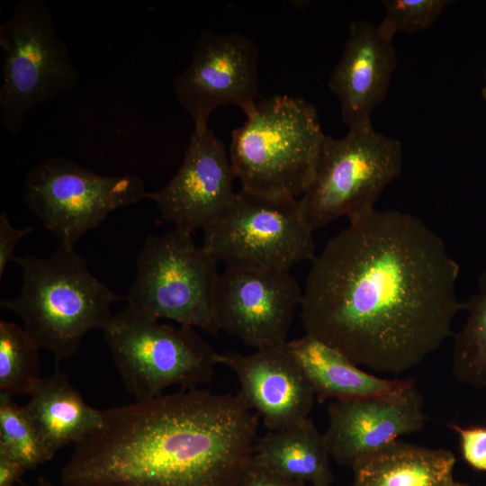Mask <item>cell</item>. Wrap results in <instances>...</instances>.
<instances>
[{
  "mask_svg": "<svg viewBox=\"0 0 486 486\" xmlns=\"http://www.w3.org/2000/svg\"><path fill=\"white\" fill-rule=\"evenodd\" d=\"M315 256L300 305L305 334L372 371L399 375L453 335L459 265L418 217L375 208Z\"/></svg>",
  "mask_w": 486,
  "mask_h": 486,
  "instance_id": "6da1fadb",
  "label": "cell"
},
{
  "mask_svg": "<svg viewBox=\"0 0 486 486\" xmlns=\"http://www.w3.org/2000/svg\"><path fill=\"white\" fill-rule=\"evenodd\" d=\"M259 417L238 392L180 390L103 410L75 445L64 486H235L249 467Z\"/></svg>",
  "mask_w": 486,
  "mask_h": 486,
  "instance_id": "7a4b0ae2",
  "label": "cell"
},
{
  "mask_svg": "<svg viewBox=\"0 0 486 486\" xmlns=\"http://www.w3.org/2000/svg\"><path fill=\"white\" fill-rule=\"evenodd\" d=\"M22 285L1 307L17 315L40 348L57 364L76 354L89 331L103 329L112 318L111 307L121 299L94 277L74 247L60 244L47 258L15 257Z\"/></svg>",
  "mask_w": 486,
  "mask_h": 486,
  "instance_id": "3957f363",
  "label": "cell"
},
{
  "mask_svg": "<svg viewBox=\"0 0 486 486\" xmlns=\"http://www.w3.org/2000/svg\"><path fill=\"white\" fill-rule=\"evenodd\" d=\"M326 136L312 104L274 95L232 131L229 156L242 189L295 198L312 180Z\"/></svg>",
  "mask_w": 486,
  "mask_h": 486,
  "instance_id": "277c9868",
  "label": "cell"
},
{
  "mask_svg": "<svg viewBox=\"0 0 486 486\" xmlns=\"http://www.w3.org/2000/svg\"><path fill=\"white\" fill-rule=\"evenodd\" d=\"M1 124L18 134L30 112L71 91L79 80L68 49L42 0H22L0 25Z\"/></svg>",
  "mask_w": 486,
  "mask_h": 486,
  "instance_id": "5b68a950",
  "label": "cell"
},
{
  "mask_svg": "<svg viewBox=\"0 0 486 486\" xmlns=\"http://www.w3.org/2000/svg\"><path fill=\"white\" fill-rule=\"evenodd\" d=\"M401 166V143L375 130L372 122L350 127L339 139L326 136L312 180L299 200L304 222L315 231L375 208Z\"/></svg>",
  "mask_w": 486,
  "mask_h": 486,
  "instance_id": "8992f818",
  "label": "cell"
},
{
  "mask_svg": "<svg viewBox=\"0 0 486 486\" xmlns=\"http://www.w3.org/2000/svg\"><path fill=\"white\" fill-rule=\"evenodd\" d=\"M102 330L135 400L160 396L172 386L193 390L212 382L217 352L191 327L160 323L126 306Z\"/></svg>",
  "mask_w": 486,
  "mask_h": 486,
  "instance_id": "52a82bcc",
  "label": "cell"
},
{
  "mask_svg": "<svg viewBox=\"0 0 486 486\" xmlns=\"http://www.w3.org/2000/svg\"><path fill=\"white\" fill-rule=\"evenodd\" d=\"M217 263L187 230L175 228L148 236L125 296L127 307L149 319H167L216 335Z\"/></svg>",
  "mask_w": 486,
  "mask_h": 486,
  "instance_id": "ba28073f",
  "label": "cell"
},
{
  "mask_svg": "<svg viewBox=\"0 0 486 486\" xmlns=\"http://www.w3.org/2000/svg\"><path fill=\"white\" fill-rule=\"evenodd\" d=\"M312 233L299 200L241 189L203 229L202 246L227 266L289 271L315 257Z\"/></svg>",
  "mask_w": 486,
  "mask_h": 486,
  "instance_id": "9c48e42d",
  "label": "cell"
},
{
  "mask_svg": "<svg viewBox=\"0 0 486 486\" xmlns=\"http://www.w3.org/2000/svg\"><path fill=\"white\" fill-rule=\"evenodd\" d=\"M147 197L138 176H101L64 157L36 165L23 184L27 207L60 244L70 247L114 210Z\"/></svg>",
  "mask_w": 486,
  "mask_h": 486,
  "instance_id": "30bf717a",
  "label": "cell"
},
{
  "mask_svg": "<svg viewBox=\"0 0 486 486\" xmlns=\"http://www.w3.org/2000/svg\"><path fill=\"white\" fill-rule=\"evenodd\" d=\"M180 105L193 119L194 130L208 128L213 110L238 106L248 115L258 96V50L254 40L238 33L203 32L189 65L173 79Z\"/></svg>",
  "mask_w": 486,
  "mask_h": 486,
  "instance_id": "8fae6325",
  "label": "cell"
},
{
  "mask_svg": "<svg viewBox=\"0 0 486 486\" xmlns=\"http://www.w3.org/2000/svg\"><path fill=\"white\" fill-rule=\"evenodd\" d=\"M302 298L289 271L227 266L216 285L217 323L256 349L282 346Z\"/></svg>",
  "mask_w": 486,
  "mask_h": 486,
  "instance_id": "7c38bea8",
  "label": "cell"
},
{
  "mask_svg": "<svg viewBox=\"0 0 486 486\" xmlns=\"http://www.w3.org/2000/svg\"><path fill=\"white\" fill-rule=\"evenodd\" d=\"M237 178L223 143L209 127L194 130L182 165L159 190L148 193L161 217L175 228L204 229L231 202Z\"/></svg>",
  "mask_w": 486,
  "mask_h": 486,
  "instance_id": "4fadbf2b",
  "label": "cell"
},
{
  "mask_svg": "<svg viewBox=\"0 0 486 486\" xmlns=\"http://www.w3.org/2000/svg\"><path fill=\"white\" fill-rule=\"evenodd\" d=\"M216 360L234 373L238 392L267 431L292 428L310 418L316 396L285 345L249 355L217 353Z\"/></svg>",
  "mask_w": 486,
  "mask_h": 486,
  "instance_id": "5bb4252c",
  "label": "cell"
},
{
  "mask_svg": "<svg viewBox=\"0 0 486 486\" xmlns=\"http://www.w3.org/2000/svg\"><path fill=\"white\" fill-rule=\"evenodd\" d=\"M323 433L331 459L352 468L364 456L420 431L427 416L417 386L397 397H365L332 400Z\"/></svg>",
  "mask_w": 486,
  "mask_h": 486,
  "instance_id": "9a60e30c",
  "label": "cell"
},
{
  "mask_svg": "<svg viewBox=\"0 0 486 486\" xmlns=\"http://www.w3.org/2000/svg\"><path fill=\"white\" fill-rule=\"evenodd\" d=\"M396 66L392 40L377 25L366 21L351 23L343 53L328 80L349 128L372 122L371 114L384 100Z\"/></svg>",
  "mask_w": 486,
  "mask_h": 486,
  "instance_id": "2e32d148",
  "label": "cell"
},
{
  "mask_svg": "<svg viewBox=\"0 0 486 486\" xmlns=\"http://www.w3.org/2000/svg\"><path fill=\"white\" fill-rule=\"evenodd\" d=\"M320 402L365 397H397L416 387L413 379H386L361 368L335 347L305 334L287 341Z\"/></svg>",
  "mask_w": 486,
  "mask_h": 486,
  "instance_id": "e0dca14e",
  "label": "cell"
},
{
  "mask_svg": "<svg viewBox=\"0 0 486 486\" xmlns=\"http://www.w3.org/2000/svg\"><path fill=\"white\" fill-rule=\"evenodd\" d=\"M23 407L50 459L94 433L103 421V410L88 405L58 366L40 380Z\"/></svg>",
  "mask_w": 486,
  "mask_h": 486,
  "instance_id": "ac0fdd59",
  "label": "cell"
},
{
  "mask_svg": "<svg viewBox=\"0 0 486 486\" xmlns=\"http://www.w3.org/2000/svg\"><path fill=\"white\" fill-rule=\"evenodd\" d=\"M454 454L394 440L358 461L352 486H453Z\"/></svg>",
  "mask_w": 486,
  "mask_h": 486,
  "instance_id": "d6986e66",
  "label": "cell"
},
{
  "mask_svg": "<svg viewBox=\"0 0 486 486\" xmlns=\"http://www.w3.org/2000/svg\"><path fill=\"white\" fill-rule=\"evenodd\" d=\"M324 436L310 418L266 431L255 443L252 464L280 478L310 486L331 485L333 474Z\"/></svg>",
  "mask_w": 486,
  "mask_h": 486,
  "instance_id": "ffe728a7",
  "label": "cell"
},
{
  "mask_svg": "<svg viewBox=\"0 0 486 486\" xmlns=\"http://www.w3.org/2000/svg\"><path fill=\"white\" fill-rule=\"evenodd\" d=\"M467 317L454 335L452 372L455 379L476 388L486 387V269L478 288L464 302Z\"/></svg>",
  "mask_w": 486,
  "mask_h": 486,
  "instance_id": "44dd1931",
  "label": "cell"
},
{
  "mask_svg": "<svg viewBox=\"0 0 486 486\" xmlns=\"http://www.w3.org/2000/svg\"><path fill=\"white\" fill-rule=\"evenodd\" d=\"M40 349L23 327L0 320V393L30 395L40 377Z\"/></svg>",
  "mask_w": 486,
  "mask_h": 486,
  "instance_id": "7402d4cb",
  "label": "cell"
},
{
  "mask_svg": "<svg viewBox=\"0 0 486 486\" xmlns=\"http://www.w3.org/2000/svg\"><path fill=\"white\" fill-rule=\"evenodd\" d=\"M0 455L22 464L27 470L51 460L24 407L0 393Z\"/></svg>",
  "mask_w": 486,
  "mask_h": 486,
  "instance_id": "603a6c76",
  "label": "cell"
},
{
  "mask_svg": "<svg viewBox=\"0 0 486 486\" xmlns=\"http://www.w3.org/2000/svg\"><path fill=\"white\" fill-rule=\"evenodd\" d=\"M447 0H384L385 16L380 32L392 40L400 32H418L429 28L450 4Z\"/></svg>",
  "mask_w": 486,
  "mask_h": 486,
  "instance_id": "cb8c5ba5",
  "label": "cell"
},
{
  "mask_svg": "<svg viewBox=\"0 0 486 486\" xmlns=\"http://www.w3.org/2000/svg\"><path fill=\"white\" fill-rule=\"evenodd\" d=\"M459 437L460 450L464 462L476 471L486 472V427H461L449 423Z\"/></svg>",
  "mask_w": 486,
  "mask_h": 486,
  "instance_id": "d4e9b609",
  "label": "cell"
},
{
  "mask_svg": "<svg viewBox=\"0 0 486 486\" xmlns=\"http://www.w3.org/2000/svg\"><path fill=\"white\" fill-rule=\"evenodd\" d=\"M35 227H26L23 229L14 228L8 220L5 212L0 214V279L7 264L15 259L14 249L18 243L29 233L32 232Z\"/></svg>",
  "mask_w": 486,
  "mask_h": 486,
  "instance_id": "484cf974",
  "label": "cell"
},
{
  "mask_svg": "<svg viewBox=\"0 0 486 486\" xmlns=\"http://www.w3.org/2000/svg\"><path fill=\"white\" fill-rule=\"evenodd\" d=\"M235 486H309L307 484L285 480L271 474L250 464L239 482Z\"/></svg>",
  "mask_w": 486,
  "mask_h": 486,
  "instance_id": "4316f807",
  "label": "cell"
},
{
  "mask_svg": "<svg viewBox=\"0 0 486 486\" xmlns=\"http://www.w3.org/2000/svg\"><path fill=\"white\" fill-rule=\"evenodd\" d=\"M27 468L15 459L0 455V486H16Z\"/></svg>",
  "mask_w": 486,
  "mask_h": 486,
  "instance_id": "83f0119b",
  "label": "cell"
},
{
  "mask_svg": "<svg viewBox=\"0 0 486 486\" xmlns=\"http://www.w3.org/2000/svg\"><path fill=\"white\" fill-rule=\"evenodd\" d=\"M22 486H56V485L50 483L49 481L45 479H40L39 482L34 485L23 484Z\"/></svg>",
  "mask_w": 486,
  "mask_h": 486,
  "instance_id": "f1b7e54d",
  "label": "cell"
},
{
  "mask_svg": "<svg viewBox=\"0 0 486 486\" xmlns=\"http://www.w3.org/2000/svg\"><path fill=\"white\" fill-rule=\"evenodd\" d=\"M482 94L483 99L486 101V82L482 88Z\"/></svg>",
  "mask_w": 486,
  "mask_h": 486,
  "instance_id": "f546056e",
  "label": "cell"
},
{
  "mask_svg": "<svg viewBox=\"0 0 486 486\" xmlns=\"http://www.w3.org/2000/svg\"><path fill=\"white\" fill-rule=\"evenodd\" d=\"M453 486H468V485L463 482H454Z\"/></svg>",
  "mask_w": 486,
  "mask_h": 486,
  "instance_id": "4dcf8cb0",
  "label": "cell"
},
{
  "mask_svg": "<svg viewBox=\"0 0 486 486\" xmlns=\"http://www.w3.org/2000/svg\"><path fill=\"white\" fill-rule=\"evenodd\" d=\"M328 486H331V485H328Z\"/></svg>",
  "mask_w": 486,
  "mask_h": 486,
  "instance_id": "1f68e13d",
  "label": "cell"
}]
</instances>
